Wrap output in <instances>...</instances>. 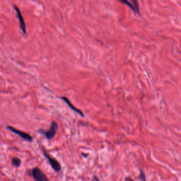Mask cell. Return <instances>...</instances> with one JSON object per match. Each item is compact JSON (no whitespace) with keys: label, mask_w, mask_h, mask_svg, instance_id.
<instances>
[{"label":"cell","mask_w":181,"mask_h":181,"mask_svg":"<svg viewBox=\"0 0 181 181\" xmlns=\"http://www.w3.org/2000/svg\"><path fill=\"white\" fill-rule=\"evenodd\" d=\"M125 181H135L130 177H127L125 179Z\"/></svg>","instance_id":"30bf717a"},{"label":"cell","mask_w":181,"mask_h":181,"mask_svg":"<svg viewBox=\"0 0 181 181\" xmlns=\"http://www.w3.org/2000/svg\"><path fill=\"white\" fill-rule=\"evenodd\" d=\"M139 179L142 181H146L145 175H144V172L143 171H141V172H140V175H139Z\"/></svg>","instance_id":"9c48e42d"},{"label":"cell","mask_w":181,"mask_h":181,"mask_svg":"<svg viewBox=\"0 0 181 181\" xmlns=\"http://www.w3.org/2000/svg\"><path fill=\"white\" fill-rule=\"evenodd\" d=\"M121 2L128 5L136 14L139 15V12H140L139 5L137 0H131V1L124 0V1H121Z\"/></svg>","instance_id":"5b68a950"},{"label":"cell","mask_w":181,"mask_h":181,"mask_svg":"<svg viewBox=\"0 0 181 181\" xmlns=\"http://www.w3.org/2000/svg\"><path fill=\"white\" fill-rule=\"evenodd\" d=\"M58 124L55 121H52L51 124L50 129L45 131L43 129H39L38 132L45 136L48 140H52L55 137L58 130Z\"/></svg>","instance_id":"6da1fadb"},{"label":"cell","mask_w":181,"mask_h":181,"mask_svg":"<svg viewBox=\"0 0 181 181\" xmlns=\"http://www.w3.org/2000/svg\"><path fill=\"white\" fill-rule=\"evenodd\" d=\"M30 174L35 181H50L48 176L39 167L32 168Z\"/></svg>","instance_id":"7a4b0ae2"},{"label":"cell","mask_w":181,"mask_h":181,"mask_svg":"<svg viewBox=\"0 0 181 181\" xmlns=\"http://www.w3.org/2000/svg\"><path fill=\"white\" fill-rule=\"evenodd\" d=\"M61 99H62L63 101H64L67 104V105L69 106V107L71 108L72 110L75 111L78 114H79L80 115H81V117H84V113H82V111L80 110H79L77 108H76V107H74V106L71 104V102L69 100V99L67 98V97H61Z\"/></svg>","instance_id":"52a82bcc"},{"label":"cell","mask_w":181,"mask_h":181,"mask_svg":"<svg viewBox=\"0 0 181 181\" xmlns=\"http://www.w3.org/2000/svg\"><path fill=\"white\" fill-rule=\"evenodd\" d=\"M42 153L44 156L46 158V159L48 160L52 169L55 172H60L61 170V165L58 160H56L55 158L51 157L45 150H43Z\"/></svg>","instance_id":"3957f363"},{"label":"cell","mask_w":181,"mask_h":181,"mask_svg":"<svg viewBox=\"0 0 181 181\" xmlns=\"http://www.w3.org/2000/svg\"><path fill=\"white\" fill-rule=\"evenodd\" d=\"M93 181H100L99 178L96 176H93Z\"/></svg>","instance_id":"8fae6325"},{"label":"cell","mask_w":181,"mask_h":181,"mask_svg":"<svg viewBox=\"0 0 181 181\" xmlns=\"http://www.w3.org/2000/svg\"><path fill=\"white\" fill-rule=\"evenodd\" d=\"M7 129L8 130L10 131H11V132H12L13 133L17 134L18 136H19V137L24 139V140H26L28 142H32L33 141L34 138L32 137V136L29 134L25 132L22 131L20 130L17 129L15 127H11L10 125H8L7 127Z\"/></svg>","instance_id":"277c9868"},{"label":"cell","mask_w":181,"mask_h":181,"mask_svg":"<svg viewBox=\"0 0 181 181\" xmlns=\"http://www.w3.org/2000/svg\"><path fill=\"white\" fill-rule=\"evenodd\" d=\"M11 164L12 165L16 167H19L21 166V160L18 157H13L11 160Z\"/></svg>","instance_id":"ba28073f"},{"label":"cell","mask_w":181,"mask_h":181,"mask_svg":"<svg viewBox=\"0 0 181 181\" xmlns=\"http://www.w3.org/2000/svg\"><path fill=\"white\" fill-rule=\"evenodd\" d=\"M14 8L15 9V11L17 14V17L19 20L20 26V29H21L22 32L24 34H27V31H26V26L25 22L24 21V18L22 15L21 13L20 12L19 9L18 8V7L14 5Z\"/></svg>","instance_id":"8992f818"},{"label":"cell","mask_w":181,"mask_h":181,"mask_svg":"<svg viewBox=\"0 0 181 181\" xmlns=\"http://www.w3.org/2000/svg\"><path fill=\"white\" fill-rule=\"evenodd\" d=\"M81 154H82V156H83L84 158H87L89 156L88 154H85V153H82Z\"/></svg>","instance_id":"7c38bea8"}]
</instances>
